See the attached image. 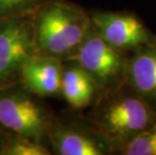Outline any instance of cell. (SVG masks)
<instances>
[{
    "label": "cell",
    "mask_w": 156,
    "mask_h": 155,
    "mask_svg": "<svg viewBox=\"0 0 156 155\" xmlns=\"http://www.w3.org/2000/svg\"><path fill=\"white\" fill-rule=\"evenodd\" d=\"M87 116L114 152L156 122V111L125 81L102 91Z\"/></svg>",
    "instance_id": "6da1fadb"
},
{
    "label": "cell",
    "mask_w": 156,
    "mask_h": 155,
    "mask_svg": "<svg viewBox=\"0 0 156 155\" xmlns=\"http://www.w3.org/2000/svg\"><path fill=\"white\" fill-rule=\"evenodd\" d=\"M37 54L65 61L92 26L89 12L66 0H48L31 15Z\"/></svg>",
    "instance_id": "7a4b0ae2"
},
{
    "label": "cell",
    "mask_w": 156,
    "mask_h": 155,
    "mask_svg": "<svg viewBox=\"0 0 156 155\" xmlns=\"http://www.w3.org/2000/svg\"><path fill=\"white\" fill-rule=\"evenodd\" d=\"M39 99L18 81L1 87V126L11 133L45 144L48 127L55 114L41 103Z\"/></svg>",
    "instance_id": "3957f363"
},
{
    "label": "cell",
    "mask_w": 156,
    "mask_h": 155,
    "mask_svg": "<svg viewBox=\"0 0 156 155\" xmlns=\"http://www.w3.org/2000/svg\"><path fill=\"white\" fill-rule=\"evenodd\" d=\"M46 143L55 155H112L113 146L88 116L69 110L54 115L48 130Z\"/></svg>",
    "instance_id": "277c9868"
},
{
    "label": "cell",
    "mask_w": 156,
    "mask_h": 155,
    "mask_svg": "<svg viewBox=\"0 0 156 155\" xmlns=\"http://www.w3.org/2000/svg\"><path fill=\"white\" fill-rule=\"evenodd\" d=\"M129 55L106 41L92 25L77 49L65 61L78 62L94 79L102 92L125 81Z\"/></svg>",
    "instance_id": "5b68a950"
},
{
    "label": "cell",
    "mask_w": 156,
    "mask_h": 155,
    "mask_svg": "<svg viewBox=\"0 0 156 155\" xmlns=\"http://www.w3.org/2000/svg\"><path fill=\"white\" fill-rule=\"evenodd\" d=\"M37 54L31 15L0 20V88L17 82L23 65Z\"/></svg>",
    "instance_id": "8992f818"
},
{
    "label": "cell",
    "mask_w": 156,
    "mask_h": 155,
    "mask_svg": "<svg viewBox=\"0 0 156 155\" xmlns=\"http://www.w3.org/2000/svg\"><path fill=\"white\" fill-rule=\"evenodd\" d=\"M89 14L92 25L102 37L126 54L156 41V33L134 12L91 10Z\"/></svg>",
    "instance_id": "52a82bcc"
},
{
    "label": "cell",
    "mask_w": 156,
    "mask_h": 155,
    "mask_svg": "<svg viewBox=\"0 0 156 155\" xmlns=\"http://www.w3.org/2000/svg\"><path fill=\"white\" fill-rule=\"evenodd\" d=\"M62 65L58 58L36 54L23 65L18 82L39 98L59 97Z\"/></svg>",
    "instance_id": "ba28073f"
},
{
    "label": "cell",
    "mask_w": 156,
    "mask_h": 155,
    "mask_svg": "<svg viewBox=\"0 0 156 155\" xmlns=\"http://www.w3.org/2000/svg\"><path fill=\"white\" fill-rule=\"evenodd\" d=\"M125 82L156 111V41L128 55Z\"/></svg>",
    "instance_id": "9c48e42d"
},
{
    "label": "cell",
    "mask_w": 156,
    "mask_h": 155,
    "mask_svg": "<svg viewBox=\"0 0 156 155\" xmlns=\"http://www.w3.org/2000/svg\"><path fill=\"white\" fill-rule=\"evenodd\" d=\"M61 96L69 109L82 112L90 109L99 97L101 89L78 62L62 61Z\"/></svg>",
    "instance_id": "30bf717a"
},
{
    "label": "cell",
    "mask_w": 156,
    "mask_h": 155,
    "mask_svg": "<svg viewBox=\"0 0 156 155\" xmlns=\"http://www.w3.org/2000/svg\"><path fill=\"white\" fill-rule=\"evenodd\" d=\"M118 155H156V122L115 150Z\"/></svg>",
    "instance_id": "8fae6325"
},
{
    "label": "cell",
    "mask_w": 156,
    "mask_h": 155,
    "mask_svg": "<svg viewBox=\"0 0 156 155\" xmlns=\"http://www.w3.org/2000/svg\"><path fill=\"white\" fill-rule=\"evenodd\" d=\"M2 155H51L45 144L36 142L8 131Z\"/></svg>",
    "instance_id": "7c38bea8"
},
{
    "label": "cell",
    "mask_w": 156,
    "mask_h": 155,
    "mask_svg": "<svg viewBox=\"0 0 156 155\" xmlns=\"http://www.w3.org/2000/svg\"><path fill=\"white\" fill-rule=\"evenodd\" d=\"M48 0H0V20L30 16Z\"/></svg>",
    "instance_id": "4fadbf2b"
},
{
    "label": "cell",
    "mask_w": 156,
    "mask_h": 155,
    "mask_svg": "<svg viewBox=\"0 0 156 155\" xmlns=\"http://www.w3.org/2000/svg\"><path fill=\"white\" fill-rule=\"evenodd\" d=\"M7 136H8V131L0 124V155H2V151L6 143V140H7Z\"/></svg>",
    "instance_id": "5bb4252c"
}]
</instances>
